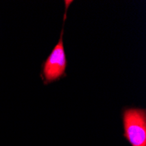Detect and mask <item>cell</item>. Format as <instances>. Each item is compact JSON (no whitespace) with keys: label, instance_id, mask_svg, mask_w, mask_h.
I'll list each match as a JSON object with an SVG mask.
<instances>
[{"label":"cell","instance_id":"7a4b0ae2","mask_svg":"<svg viewBox=\"0 0 146 146\" xmlns=\"http://www.w3.org/2000/svg\"><path fill=\"white\" fill-rule=\"evenodd\" d=\"M67 67V59H66L65 50L62 41V33L58 44L52 50L43 67V74L46 80V83H49L60 79L65 74Z\"/></svg>","mask_w":146,"mask_h":146},{"label":"cell","instance_id":"6da1fadb","mask_svg":"<svg viewBox=\"0 0 146 146\" xmlns=\"http://www.w3.org/2000/svg\"><path fill=\"white\" fill-rule=\"evenodd\" d=\"M124 137L131 146H146V113L141 109H129L123 113Z\"/></svg>","mask_w":146,"mask_h":146}]
</instances>
